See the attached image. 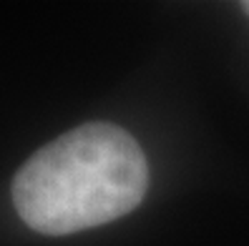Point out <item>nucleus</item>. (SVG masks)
I'll list each match as a JSON object with an SVG mask.
<instances>
[{
	"instance_id": "f257e3e1",
	"label": "nucleus",
	"mask_w": 249,
	"mask_h": 246,
	"mask_svg": "<svg viewBox=\"0 0 249 246\" xmlns=\"http://www.w3.org/2000/svg\"><path fill=\"white\" fill-rule=\"evenodd\" d=\"M149 186L136 138L113 123H83L38 148L13 179V204L38 234L66 236L134 211Z\"/></svg>"
},
{
	"instance_id": "f03ea898",
	"label": "nucleus",
	"mask_w": 249,
	"mask_h": 246,
	"mask_svg": "<svg viewBox=\"0 0 249 246\" xmlns=\"http://www.w3.org/2000/svg\"><path fill=\"white\" fill-rule=\"evenodd\" d=\"M242 8H244V13H247V16H249V0H247V3H244Z\"/></svg>"
}]
</instances>
